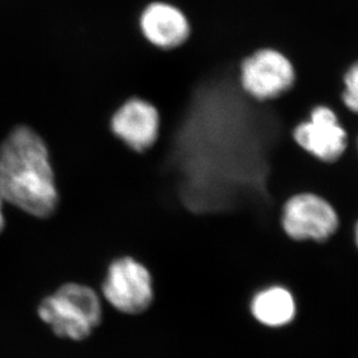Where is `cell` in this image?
Listing matches in <instances>:
<instances>
[{
    "mask_svg": "<svg viewBox=\"0 0 358 358\" xmlns=\"http://www.w3.org/2000/svg\"><path fill=\"white\" fill-rule=\"evenodd\" d=\"M0 196L38 220L56 213L59 193L52 155L45 138L34 128L17 126L1 142Z\"/></svg>",
    "mask_w": 358,
    "mask_h": 358,
    "instance_id": "obj_1",
    "label": "cell"
},
{
    "mask_svg": "<svg viewBox=\"0 0 358 358\" xmlns=\"http://www.w3.org/2000/svg\"><path fill=\"white\" fill-rule=\"evenodd\" d=\"M38 315L59 338L83 341L103 320V303L96 289L66 282L38 303Z\"/></svg>",
    "mask_w": 358,
    "mask_h": 358,
    "instance_id": "obj_2",
    "label": "cell"
},
{
    "mask_svg": "<svg viewBox=\"0 0 358 358\" xmlns=\"http://www.w3.org/2000/svg\"><path fill=\"white\" fill-rule=\"evenodd\" d=\"M296 68L285 52L273 47L257 48L243 56L238 68V87L249 99L270 103L291 91Z\"/></svg>",
    "mask_w": 358,
    "mask_h": 358,
    "instance_id": "obj_3",
    "label": "cell"
},
{
    "mask_svg": "<svg viewBox=\"0 0 358 358\" xmlns=\"http://www.w3.org/2000/svg\"><path fill=\"white\" fill-rule=\"evenodd\" d=\"M101 294L120 313L138 315L152 306L155 298L152 272L129 255L112 259L103 272Z\"/></svg>",
    "mask_w": 358,
    "mask_h": 358,
    "instance_id": "obj_4",
    "label": "cell"
},
{
    "mask_svg": "<svg viewBox=\"0 0 358 358\" xmlns=\"http://www.w3.org/2000/svg\"><path fill=\"white\" fill-rule=\"evenodd\" d=\"M279 222L289 240L317 243L327 241L340 226L333 205L313 192H299L289 196L280 208Z\"/></svg>",
    "mask_w": 358,
    "mask_h": 358,
    "instance_id": "obj_5",
    "label": "cell"
},
{
    "mask_svg": "<svg viewBox=\"0 0 358 358\" xmlns=\"http://www.w3.org/2000/svg\"><path fill=\"white\" fill-rule=\"evenodd\" d=\"M291 138L298 148L319 162L334 163L348 148V133L331 107L319 103L296 124Z\"/></svg>",
    "mask_w": 358,
    "mask_h": 358,
    "instance_id": "obj_6",
    "label": "cell"
},
{
    "mask_svg": "<svg viewBox=\"0 0 358 358\" xmlns=\"http://www.w3.org/2000/svg\"><path fill=\"white\" fill-rule=\"evenodd\" d=\"M108 128L126 148L136 154H145L159 141L162 117L152 101L131 96L112 113Z\"/></svg>",
    "mask_w": 358,
    "mask_h": 358,
    "instance_id": "obj_7",
    "label": "cell"
},
{
    "mask_svg": "<svg viewBox=\"0 0 358 358\" xmlns=\"http://www.w3.org/2000/svg\"><path fill=\"white\" fill-rule=\"evenodd\" d=\"M140 29L150 45L163 50L178 48L191 34L185 13L166 1H154L143 8L140 15Z\"/></svg>",
    "mask_w": 358,
    "mask_h": 358,
    "instance_id": "obj_8",
    "label": "cell"
},
{
    "mask_svg": "<svg viewBox=\"0 0 358 358\" xmlns=\"http://www.w3.org/2000/svg\"><path fill=\"white\" fill-rule=\"evenodd\" d=\"M250 312L256 320L268 327H282L296 317V298L282 284L259 289L250 301Z\"/></svg>",
    "mask_w": 358,
    "mask_h": 358,
    "instance_id": "obj_9",
    "label": "cell"
},
{
    "mask_svg": "<svg viewBox=\"0 0 358 358\" xmlns=\"http://www.w3.org/2000/svg\"><path fill=\"white\" fill-rule=\"evenodd\" d=\"M341 103L345 110L358 115V59L345 69L342 76Z\"/></svg>",
    "mask_w": 358,
    "mask_h": 358,
    "instance_id": "obj_10",
    "label": "cell"
},
{
    "mask_svg": "<svg viewBox=\"0 0 358 358\" xmlns=\"http://www.w3.org/2000/svg\"><path fill=\"white\" fill-rule=\"evenodd\" d=\"M3 198L0 196V234L3 233V228L6 226V220H5V214H3Z\"/></svg>",
    "mask_w": 358,
    "mask_h": 358,
    "instance_id": "obj_11",
    "label": "cell"
},
{
    "mask_svg": "<svg viewBox=\"0 0 358 358\" xmlns=\"http://www.w3.org/2000/svg\"><path fill=\"white\" fill-rule=\"evenodd\" d=\"M354 242H355L356 248L358 250V220L354 224Z\"/></svg>",
    "mask_w": 358,
    "mask_h": 358,
    "instance_id": "obj_12",
    "label": "cell"
},
{
    "mask_svg": "<svg viewBox=\"0 0 358 358\" xmlns=\"http://www.w3.org/2000/svg\"><path fill=\"white\" fill-rule=\"evenodd\" d=\"M349 141L354 142V145H355L356 150L358 152V134L356 135L355 138H349Z\"/></svg>",
    "mask_w": 358,
    "mask_h": 358,
    "instance_id": "obj_13",
    "label": "cell"
}]
</instances>
